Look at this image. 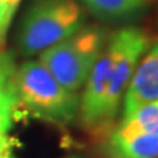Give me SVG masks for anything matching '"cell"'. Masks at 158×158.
<instances>
[{
    "label": "cell",
    "mask_w": 158,
    "mask_h": 158,
    "mask_svg": "<svg viewBox=\"0 0 158 158\" xmlns=\"http://www.w3.org/2000/svg\"><path fill=\"white\" fill-rule=\"evenodd\" d=\"M106 158H158V136L148 133L123 135L111 131L106 136Z\"/></svg>",
    "instance_id": "obj_6"
},
{
    "label": "cell",
    "mask_w": 158,
    "mask_h": 158,
    "mask_svg": "<svg viewBox=\"0 0 158 158\" xmlns=\"http://www.w3.org/2000/svg\"><path fill=\"white\" fill-rule=\"evenodd\" d=\"M110 33L103 27L85 25L38 54V62L67 90L78 92L103 52Z\"/></svg>",
    "instance_id": "obj_4"
},
{
    "label": "cell",
    "mask_w": 158,
    "mask_h": 158,
    "mask_svg": "<svg viewBox=\"0 0 158 158\" xmlns=\"http://www.w3.org/2000/svg\"><path fill=\"white\" fill-rule=\"evenodd\" d=\"M66 158H82V157H79V156H70V157H66Z\"/></svg>",
    "instance_id": "obj_13"
},
{
    "label": "cell",
    "mask_w": 158,
    "mask_h": 158,
    "mask_svg": "<svg viewBox=\"0 0 158 158\" xmlns=\"http://www.w3.org/2000/svg\"><path fill=\"white\" fill-rule=\"evenodd\" d=\"M16 70L12 57L0 50V133H9L20 108Z\"/></svg>",
    "instance_id": "obj_7"
},
{
    "label": "cell",
    "mask_w": 158,
    "mask_h": 158,
    "mask_svg": "<svg viewBox=\"0 0 158 158\" xmlns=\"http://www.w3.org/2000/svg\"><path fill=\"white\" fill-rule=\"evenodd\" d=\"M154 102H158V41L148 48L132 74L120 118Z\"/></svg>",
    "instance_id": "obj_5"
},
{
    "label": "cell",
    "mask_w": 158,
    "mask_h": 158,
    "mask_svg": "<svg viewBox=\"0 0 158 158\" xmlns=\"http://www.w3.org/2000/svg\"><path fill=\"white\" fill-rule=\"evenodd\" d=\"M123 135H135V133H148L158 136V102L137 110L132 115L118 120L117 125L113 127Z\"/></svg>",
    "instance_id": "obj_9"
},
{
    "label": "cell",
    "mask_w": 158,
    "mask_h": 158,
    "mask_svg": "<svg viewBox=\"0 0 158 158\" xmlns=\"http://www.w3.org/2000/svg\"><path fill=\"white\" fill-rule=\"evenodd\" d=\"M92 16L110 24H125L142 17L149 0H81Z\"/></svg>",
    "instance_id": "obj_8"
},
{
    "label": "cell",
    "mask_w": 158,
    "mask_h": 158,
    "mask_svg": "<svg viewBox=\"0 0 158 158\" xmlns=\"http://www.w3.org/2000/svg\"><path fill=\"white\" fill-rule=\"evenodd\" d=\"M150 45L149 33L138 27L125 25L110 33L79 95L78 115L91 136L103 137L113 129L132 74Z\"/></svg>",
    "instance_id": "obj_1"
},
{
    "label": "cell",
    "mask_w": 158,
    "mask_h": 158,
    "mask_svg": "<svg viewBox=\"0 0 158 158\" xmlns=\"http://www.w3.org/2000/svg\"><path fill=\"white\" fill-rule=\"evenodd\" d=\"M16 90L20 107L41 121L65 127L78 116V92L63 87L38 61L17 67Z\"/></svg>",
    "instance_id": "obj_3"
},
{
    "label": "cell",
    "mask_w": 158,
    "mask_h": 158,
    "mask_svg": "<svg viewBox=\"0 0 158 158\" xmlns=\"http://www.w3.org/2000/svg\"><path fill=\"white\" fill-rule=\"evenodd\" d=\"M16 141L9 133H0V158H17Z\"/></svg>",
    "instance_id": "obj_10"
},
{
    "label": "cell",
    "mask_w": 158,
    "mask_h": 158,
    "mask_svg": "<svg viewBox=\"0 0 158 158\" xmlns=\"http://www.w3.org/2000/svg\"><path fill=\"white\" fill-rule=\"evenodd\" d=\"M86 25L77 0H32L17 32V48L25 57L42 53Z\"/></svg>",
    "instance_id": "obj_2"
},
{
    "label": "cell",
    "mask_w": 158,
    "mask_h": 158,
    "mask_svg": "<svg viewBox=\"0 0 158 158\" xmlns=\"http://www.w3.org/2000/svg\"><path fill=\"white\" fill-rule=\"evenodd\" d=\"M20 4H21V0H11V3H9L8 12H7V23H8L9 27H11L12 20H13L15 15H16V12H17Z\"/></svg>",
    "instance_id": "obj_12"
},
{
    "label": "cell",
    "mask_w": 158,
    "mask_h": 158,
    "mask_svg": "<svg viewBox=\"0 0 158 158\" xmlns=\"http://www.w3.org/2000/svg\"><path fill=\"white\" fill-rule=\"evenodd\" d=\"M11 0H0V50L6 45L7 34L9 32V27L7 23V12Z\"/></svg>",
    "instance_id": "obj_11"
}]
</instances>
